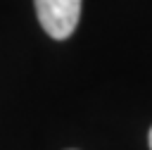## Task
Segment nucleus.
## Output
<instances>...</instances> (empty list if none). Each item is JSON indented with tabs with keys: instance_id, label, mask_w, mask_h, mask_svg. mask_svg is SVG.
Instances as JSON below:
<instances>
[{
	"instance_id": "1",
	"label": "nucleus",
	"mask_w": 152,
	"mask_h": 150,
	"mask_svg": "<svg viewBox=\"0 0 152 150\" xmlns=\"http://www.w3.org/2000/svg\"><path fill=\"white\" fill-rule=\"evenodd\" d=\"M33 5L38 21L50 38L64 40L76 31L81 17V0H33Z\"/></svg>"
},
{
	"instance_id": "2",
	"label": "nucleus",
	"mask_w": 152,
	"mask_h": 150,
	"mask_svg": "<svg viewBox=\"0 0 152 150\" xmlns=\"http://www.w3.org/2000/svg\"><path fill=\"white\" fill-rule=\"evenodd\" d=\"M147 143H150V150H152V129H150V133H147Z\"/></svg>"
}]
</instances>
